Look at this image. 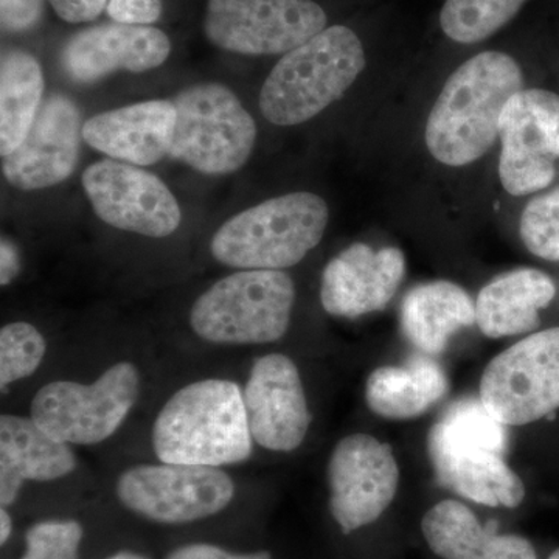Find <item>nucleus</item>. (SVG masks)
Wrapping results in <instances>:
<instances>
[{
  "label": "nucleus",
  "mask_w": 559,
  "mask_h": 559,
  "mask_svg": "<svg viewBox=\"0 0 559 559\" xmlns=\"http://www.w3.org/2000/svg\"><path fill=\"white\" fill-rule=\"evenodd\" d=\"M81 138L83 128L75 103L64 95H51L40 106L24 142L3 157V176L22 191L58 186L79 164Z\"/></svg>",
  "instance_id": "obj_16"
},
{
  "label": "nucleus",
  "mask_w": 559,
  "mask_h": 559,
  "mask_svg": "<svg viewBox=\"0 0 559 559\" xmlns=\"http://www.w3.org/2000/svg\"><path fill=\"white\" fill-rule=\"evenodd\" d=\"M325 28L312 0H209L204 20L213 46L240 55H285Z\"/></svg>",
  "instance_id": "obj_11"
},
{
  "label": "nucleus",
  "mask_w": 559,
  "mask_h": 559,
  "mask_svg": "<svg viewBox=\"0 0 559 559\" xmlns=\"http://www.w3.org/2000/svg\"><path fill=\"white\" fill-rule=\"evenodd\" d=\"M524 90L520 64L502 51H481L448 79L426 123V145L440 164L465 167L499 139L500 117Z\"/></svg>",
  "instance_id": "obj_1"
},
{
  "label": "nucleus",
  "mask_w": 559,
  "mask_h": 559,
  "mask_svg": "<svg viewBox=\"0 0 559 559\" xmlns=\"http://www.w3.org/2000/svg\"><path fill=\"white\" fill-rule=\"evenodd\" d=\"M329 205L318 194L272 198L226 221L213 235L212 255L237 270L296 266L322 241Z\"/></svg>",
  "instance_id": "obj_5"
},
{
  "label": "nucleus",
  "mask_w": 559,
  "mask_h": 559,
  "mask_svg": "<svg viewBox=\"0 0 559 559\" xmlns=\"http://www.w3.org/2000/svg\"><path fill=\"white\" fill-rule=\"evenodd\" d=\"M480 401L506 426L530 425L559 409V326L496 356L481 374Z\"/></svg>",
  "instance_id": "obj_9"
},
{
  "label": "nucleus",
  "mask_w": 559,
  "mask_h": 559,
  "mask_svg": "<svg viewBox=\"0 0 559 559\" xmlns=\"http://www.w3.org/2000/svg\"><path fill=\"white\" fill-rule=\"evenodd\" d=\"M140 392V373L131 362L110 367L94 384L55 381L32 401V418L53 439L97 444L114 436Z\"/></svg>",
  "instance_id": "obj_8"
},
{
  "label": "nucleus",
  "mask_w": 559,
  "mask_h": 559,
  "mask_svg": "<svg viewBox=\"0 0 559 559\" xmlns=\"http://www.w3.org/2000/svg\"><path fill=\"white\" fill-rule=\"evenodd\" d=\"M109 559H146L142 555L131 554V551H120V554L114 555Z\"/></svg>",
  "instance_id": "obj_36"
},
{
  "label": "nucleus",
  "mask_w": 559,
  "mask_h": 559,
  "mask_svg": "<svg viewBox=\"0 0 559 559\" xmlns=\"http://www.w3.org/2000/svg\"><path fill=\"white\" fill-rule=\"evenodd\" d=\"M242 390L237 382L204 380L178 390L153 426V448L164 463L219 466L252 454Z\"/></svg>",
  "instance_id": "obj_3"
},
{
  "label": "nucleus",
  "mask_w": 559,
  "mask_h": 559,
  "mask_svg": "<svg viewBox=\"0 0 559 559\" xmlns=\"http://www.w3.org/2000/svg\"><path fill=\"white\" fill-rule=\"evenodd\" d=\"M421 532L441 559H538L528 539L499 535L496 524H480L459 500H441L425 514Z\"/></svg>",
  "instance_id": "obj_21"
},
{
  "label": "nucleus",
  "mask_w": 559,
  "mask_h": 559,
  "mask_svg": "<svg viewBox=\"0 0 559 559\" xmlns=\"http://www.w3.org/2000/svg\"><path fill=\"white\" fill-rule=\"evenodd\" d=\"M44 0H0L2 31L22 33L32 31L43 20Z\"/></svg>",
  "instance_id": "obj_30"
},
{
  "label": "nucleus",
  "mask_w": 559,
  "mask_h": 559,
  "mask_svg": "<svg viewBox=\"0 0 559 559\" xmlns=\"http://www.w3.org/2000/svg\"><path fill=\"white\" fill-rule=\"evenodd\" d=\"M173 159L209 176L242 168L255 148L257 124L240 98L219 83H201L176 95Z\"/></svg>",
  "instance_id": "obj_7"
},
{
  "label": "nucleus",
  "mask_w": 559,
  "mask_h": 559,
  "mask_svg": "<svg viewBox=\"0 0 559 559\" xmlns=\"http://www.w3.org/2000/svg\"><path fill=\"white\" fill-rule=\"evenodd\" d=\"M549 559H559V549L555 550L554 554L550 555Z\"/></svg>",
  "instance_id": "obj_37"
},
{
  "label": "nucleus",
  "mask_w": 559,
  "mask_h": 559,
  "mask_svg": "<svg viewBox=\"0 0 559 559\" xmlns=\"http://www.w3.org/2000/svg\"><path fill=\"white\" fill-rule=\"evenodd\" d=\"M366 68V51L352 28L333 25L283 55L260 92L264 119L294 127L340 100Z\"/></svg>",
  "instance_id": "obj_4"
},
{
  "label": "nucleus",
  "mask_w": 559,
  "mask_h": 559,
  "mask_svg": "<svg viewBox=\"0 0 559 559\" xmlns=\"http://www.w3.org/2000/svg\"><path fill=\"white\" fill-rule=\"evenodd\" d=\"M0 528H2V532H0V544H5L7 540H9L11 535V530H13V522H11L10 514L7 513V510L3 509L0 511Z\"/></svg>",
  "instance_id": "obj_35"
},
{
  "label": "nucleus",
  "mask_w": 559,
  "mask_h": 559,
  "mask_svg": "<svg viewBox=\"0 0 559 559\" xmlns=\"http://www.w3.org/2000/svg\"><path fill=\"white\" fill-rule=\"evenodd\" d=\"M176 119L173 102L135 103L92 117L83 124V139L110 159L145 167L170 153Z\"/></svg>",
  "instance_id": "obj_19"
},
{
  "label": "nucleus",
  "mask_w": 559,
  "mask_h": 559,
  "mask_svg": "<svg viewBox=\"0 0 559 559\" xmlns=\"http://www.w3.org/2000/svg\"><path fill=\"white\" fill-rule=\"evenodd\" d=\"M525 248L547 261H559V189L533 198L521 215Z\"/></svg>",
  "instance_id": "obj_28"
},
{
  "label": "nucleus",
  "mask_w": 559,
  "mask_h": 559,
  "mask_svg": "<svg viewBox=\"0 0 559 559\" xmlns=\"http://www.w3.org/2000/svg\"><path fill=\"white\" fill-rule=\"evenodd\" d=\"M242 400L250 436L261 448L290 452L304 443L311 412L300 371L288 356L271 353L257 359Z\"/></svg>",
  "instance_id": "obj_15"
},
{
  "label": "nucleus",
  "mask_w": 559,
  "mask_h": 559,
  "mask_svg": "<svg viewBox=\"0 0 559 559\" xmlns=\"http://www.w3.org/2000/svg\"><path fill=\"white\" fill-rule=\"evenodd\" d=\"M399 484V463L390 444L367 433L342 439L329 462L330 511L342 532L380 520Z\"/></svg>",
  "instance_id": "obj_14"
},
{
  "label": "nucleus",
  "mask_w": 559,
  "mask_h": 559,
  "mask_svg": "<svg viewBox=\"0 0 559 559\" xmlns=\"http://www.w3.org/2000/svg\"><path fill=\"white\" fill-rule=\"evenodd\" d=\"M95 215L116 229L150 238L178 230L182 213L175 194L153 173L120 160H100L83 173Z\"/></svg>",
  "instance_id": "obj_13"
},
{
  "label": "nucleus",
  "mask_w": 559,
  "mask_h": 559,
  "mask_svg": "<svg viewBox=\"0 0 559 559\" xmlns=\"http://www.w3.org/2000/svg\"><path fill=\"white\" fill-rule=\"evenodd\" d=\"M294 304L296 285L286 272L241 270L194 301L190 325L213 344H271L288 331Z\"/></svg>",
  "instance_id": "obj_6"
},
{
  "label": "nucleus",
  "mask_w": 559,
  "mask_h": 559,
  "mask_svg": "<svg viewBox=\"0 0 559 559\" xmlns=\"http://www.w3.org/2000/svg\"><path fill=\"white\" fill-rule=\"evenodd\" d=\"M167 559H272L267 551L257 554H231L212 544H190L179 547L168 555Z\"/></svg>",
  "instance_id": "obj_33"
},
{
  "label": "nucleus",
  "mask_w": 559,
  "mask_h": 559,
  "mask_svg": "<svg viewBox=\"0 0 559 559\" xmlns=\"http://www.w3.org/2000/svg\"><path fill=\"white\" fill-rule=\"evenodd\" d=\"M406 275L399 248L374 250L356 242L326 264L320 283L323 310L334 318L356 319L384 310Z\"/></svg>",
  "instance_id": "obj_17"
},
{
  "label": "nucleus",
  "mask_w": 559,
  "mask_h": 559,
  "mask_svg": "<svg viewBox=\"0 0 559 559\" xmlns=\"http://www.w3.org/2000/svg\"><path fill=\"white\" fill-rule=\"evenodd\" d=\"M527 0H447L440 25L448 38L476 44L509 24Z\"/></svg>",
  "instance_id": "obj_26"
},
{
  "label": "nucleus",
  "mask_w": 559,
  "mask_h": 559,
  "mask_svg": "<svg viewBox=\"0 0 559 559\" xmlns=\"http://www.w3.org/2000/svg\"><path fill=\"white\" fill-rule=\"evenodd\" d=\"M76 457L69 443L53 439L35 419L0 417V503L11 506L24 481H50L69 476Z\"/></svg>",
  "instance_id": "obj_20"
},
{
  "label": "nucleus",
  "mask_w": 559,
  "mask_h": 559,
  "mask_svg": "<svg viewBox=\"0 0 559 559\" xmlns=\"http://www.w3.org/2000/svg\"><path fill=\"white\" fill-rule=\"evenodd\" d=\"M170 53V38L159 28L112 22L73 35L62 49L61 64L76 83L91 84L119 70L159 68Z\"/></svg>",
  "instance_id": "obj_18"
},
{
  "label": "nucleus",
  "mask_w": 559,
  "mask_h": 559,
  "mask_svg": "<svg viewBox=\"0 0 559 559\" xmlns=\"http://www.w3.org/2000/svg\"><path fill=\"white\" fill-rule=\"evenodd\" d=\"M450 381L443 367L430 356H417L404 366L371 371L366 385L367 406L388 419L421 417L447 396Z\"/></svg>",
  "instance_id": "obj_24"
},
{
  "label": "nucleus",
  "mask_w": 559,
  "mask_h": 559,
  "mask_svg": "<svg viewBox=\"0 0 559 559\" xmlns=\"http://www.w3.org/2000/svg\"><path fill=\"white\" fill-rule=\"evenodd\" d=\"M47 352V342L36 326L13 322L0 330V385L32 377Z\"/></svg>",
  "instance_id": "obj_27"
},
{
  "label": "nucleus",
  "mask_w": 559,
  "mask_h": 559,
  "mask_svg": "<svg viewBox=\"0 0 559 559\" xmlns=\"http://www.w3.org/2000/svg\"><path fill=\"white\" fill-rule=\"evenodd\" d=\"M83 527L76 521H44L27 532L22 559H79Z\"/></svg>",
  "instance_id": "obj_29"
},
{
  "label": "nucleus",
  "mask_w": 559,
  "mask_h": 559,
  "mask_svg": "<svg viewBox=\"0 0 559 559\" xmlns=\"http://www.w3.org/2000/svg\"><path fill=\"white\" fill-rule=\"evenodd\" d=\"M21 271L20 252L7 238L0 242V285L7 286L17 277Z\"/></svg>",
  "instance_id": "obj_34"
},
{
  "label": "nucleus",
  "mask_w": 559,
  "mask_h": 559,
  "mask_svg": "<svg viewBox=\"0 0 559 559\" xmlns=\"http://www.w3.org/2000/svg\"><path fill=\"white\" fill-rule=\"evenodd\" d=\"M117 498L146 520L187 524L215 516L235 496L229 474L215 466L164 463L124 471L116 485Z\"/></svg>",
  "instance_id": "obj_10"
},
{
  "label": "nucleus",
  "mask_w": 559,
  "mask_h": 559,
  "mask_svg": "<svg viewBox=\"0 0 559 559\" xmlns=\"http://www.w3.org/2000/svg\"><path fill=\"white\" fill-rule=\"evenodd\" d=\"M401 329L407 341L426 356L444 352L457 331L476 323V304L457 283H421L404 296Z\"/></svg>",
  "instance_id": "obj_23"
},
{
  "label": "nucleus",
  "mask_w": 559,
  "mask_h": 559,
  "mask_svg": "<svg viewBox=\"0 0 559 559\" xmlns=\"http://www.w3.org/2000/svg\"><path fill=\"white\" fill-rule=\"evenodd\" d=\"M55 13L70 24L97 20L108 10L110 0H47Z\"/></svg>",
  "instance_id": "obj_32"
},
{
  "label": "nucleus",
  "mask_w": 559,
  "mask_h": 559,
  "mask_svg": "<svg viewBox=\"0 0 559 559\" xmlns=\"http://www.w3.org/2000/svg\"><path fill=\"white\" fill-rule=\"evenodd\" d=\"M499 178L513 197L547 189L557 176L559 159V95L522 90L500 117Z\"/></svg>",
  "instance_id": "obj_12"
},
{
  "label": "nucleus",
  "mask_w": 559,
  "mask_h": 559,
  "mask_svg": "<svg viewBox=\"0 0 559 559\" xmlns=\"http://www.w3.org/2000/svg\"><path fill=\"white\" fill-rule=\"evenodd\" d=\"M44 73L27 51L9 50L0 62V154L9 156L27 138L43 106Z\"/></svg>",
  "instance_id": "obj_25"
},
{
  "label": "nucleus",
  "mask_w": 559,
  "mask_h": 559,
  "mask_svg": "<svg viewBox=\"0 0 559 559\" xmlns=\"http://www.w3.org/2000/svg\"><path fill=\"white\" fill-rule=\"evenodd\" d=\"M162 0H110L108 14L116 22L148 25L159 21Z\"/></svg>",
  "instance_id": "obj_31"
},
{
  "label": "nucleus",
  "mask_w": 559,
  "mask_h": 559,
  "mask_svg": "<svg viewBox=\"0 0 559 559\" xmlns=\"http://www.w3.org/2000/svg\"><path fill=\"white\" fill-rule=\"evenodd\" d=\"M557 296V285L546 272L521 267L499 275L480 290L476 323L491 340L530 333L539 326V311Z\"/></svg>",
  "instance_id": "obj_22"
},
{
  "label": "nucleus",
  "mask_w": 559,
  "mask_h": 559,
  "mask_svg": "<svg viewBox=\"0 0 559 559\" xmlns=\"http://www.w3.org/2000/svg\"><path fill=\"white\" fill-rule=\"evenodd\" d=\"M507 426L480 399L451 404L432 426L428 452L441 487L487 507L516 509L525 499L524 481L506 460Z\"/></svg>",
  "instance_id": "obj_2"
}]
</instances>
